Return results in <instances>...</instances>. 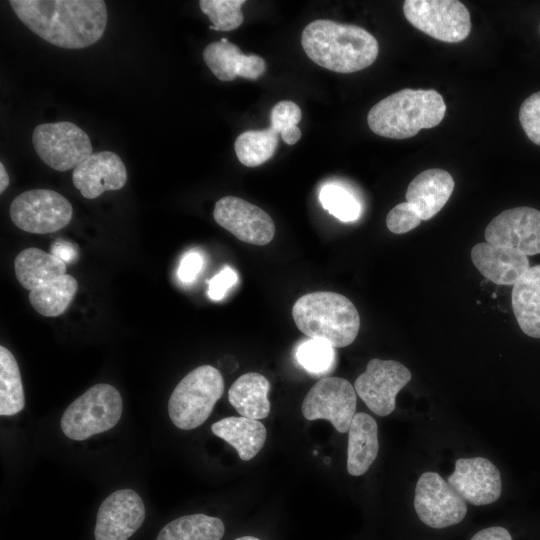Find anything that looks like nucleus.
<instances>
[{
  "label": "nucleus",
  "instance_id": "nucleus-31",
  "mask_svg": "<svg viewBox=\"0 0 540 540\" xmlns=\"http://www.w3.org/2000/svg\"><path fill=\"white\" fill-rule=\"evenodd\" d=\"M319 200L324 209L342 222H353L360 217L359 202L341 186L325 185L319 192Z\"/></svg>",
  "mask_w": 540,
  "mask_h": 540
},
{
  "label": "nucleus",
  "instance_id": "nucleus-14",
  "mask_svg": "<svg viewBox=\"0 0 540 540\" xmlns=\"http://www.w3.org/2000/svg\"><path fill=\"white\" fill-rule=\"evenodd\" d=\"M486 242L516 249L521 253H540V211L520 206L507 209L493 218L485 229Z\"/></svg>",
  "mask_w": 540,
  "mask_h": 540
},
{
  "label": "nucleus",
  "instance_id": "nucleus-11",
  "mask_svg": "<svg viewBox=\"0 0 540 540\" xmlns=\"http://www.w3.org/2000/svg\"><path fill=\"white\" fill-rule=\"evenodd\" d=\"M414 508L419 519L431 528L441 529L460 523L467 505L460 495L436 472H425L417 481Z\"/></svg>",
  "mask_w": 540,
  "mask_h": 540
},
{
  "label": "nucleus",
  "instance_id": "nucleus-42",
  "mask_svg": "<svg viewBox=\"0 0 540 540\" xmlns=\"http://www.w3.org/2000/svg\"><path fill=\"white\" fill-rule=\"evenodd\" d=\"M234 540H260L259 538L253 537V536H242L239 538H236Z\"/></svg>",
  "mask_w": 540,
  "mask_h": 540
},
{
  "label": "nucleus",
  "instance_id": "nucleus-10",
  "mask_svg": "<svg viewBox=\"0 0 540 540\" xmlns=\"http://www.w3.org/2000/svg\"><path fill=\"white\" fill-rule=\"evenodd\" d=\"M356 394L346 379L322 378L307 392L301 406L302 414L309 421L328 420L339 433H346L356 414Z\"/></svg>",
  "mask_w": 540,
  "mask_h": 540
},
{
  "label": "nucleus",
  "instance_id": "nucleus-21",
  "mask_svg": "<svg viewBox=\"0 0 540 540\" xmlns=\"http://www.w3.org/2000/svg\"><path fill=\"white\" fill-rule=\"evenodd\" d=\"M512 309L527 336L540 338V264L530 267L513 285Z\"/></svg>",
  "mask_w": 540,
  "mask_h": 540
},
{
  "label": "nucleus",
  "instance_id": "nucleus-32",
  "mask_svg": "<svg viewBox=\"0 0 540 540\" xmlns=\"http://www.w3.org/2000/svg\"><path fill=\"white\" fill-rule=\"evenodd\" d=\"M299 364L308 372L316 375L329 371L334 363V347L320 339H308L296 350Z\"/></svg>",
  "mask_w": 540,
  "mask_h": 540
},
{
  "label": "nucleus",
  "instance_id": "nucleus-4",
  "mask_svg": "<svg viewBox=\"0 0 540 540\" xmlns=\"http://www.w3.org/2000/svg\"><path fill=\"white\" fill-rule=\"evenodd\" d=\"M292 316L302 333L334 348L352 344L360 329L355 305L336 292L317 291L301 296L292 307Z\"/></svg>",
  "mask_w": 540,
  "mask_h": 540
},
{
  "label": "nucleus",
  "instance_id": "nucleus-20",
  "mask_svg": "<svg viewBox=\"0 0 540 540\" xmlns=\"http://www.w3.org/2000/svg\"><path fill=\"white\" fill-rule=\"evenodd\" d=\"M379 450L378 427L367 413H356L348 430L347 471L352 476L366 473Z\"/></svg>",
  "mask_w": 540,
  "mask_h": 540
},
{
  "label": "nucleus",
  "instance_id": "nucleus-8",
  "mask_svg": "<svg viewBox=\"0 0 540 540\" xmlns=\"http://www.w3.org/2000/svg\"><path fill=\"white\" fill-rule=\"evenodd\" d=\"M32 142L41 160L60 172L76 168L92 154L87 133L68 121L39 124Z\"/></svg>",
  "mask_w": 540,
  "mask_h": 540
},
{
  "label": "nucleus",
  "instance_id": "nucleus-3",
  "mask_svg": "<svg viewBox=\"0 0 540 540\" xmlns=\"http://www.w3.org/2000/svg\"><path fill=\"white\" fill-rule=\"evenodd\" d=\"M445 113L446 104L439 92L405 88L376 103L368 112L367 123L379 136L406 139L439 125Z\"/></svg>",
  "mask_w": 540,
  "mask_h": 540
},
{
  "label": "nucleus",
  "instance_id": "nucleus-7",
  "mask_svg": "<svg viewBox=\"0 0 540 540\" xmlns=\"http://www.w3.org/2000/svg\"><path fill=\"white\" fill-rule=\"evenodd\" d=\"M403 12L410 24L439 41L458 43L471 32L470 13L458 0H406Z\"/></svg>",
  "mask_w": 540,
  "mask_h": 540
},
{
  "label": "nucleus",
  "instance_id": "nucleus-1",
  "mask_svg": "<svg viewBox=\"0 0 540 540\" xmlns=\"http://www.w3.org/2000/svg\"><path fill=\"white\" fill-rule=\"evenodd\" d=\"M20 21L52 45L81 49L103 35L108 15L102 0H11Z\"/></svg>",
  "mask_w": 540,
  "mask_h": 540
},
{
  "label": "nucleus",
  "instance_id": "nucleus-26",
  "mask_svg": "<svg viewBox=\"0 0 540 540\" xmlns=\"http://www.w3.org/2000/svg\"><path fill=\"white\" fill-rule=\"evenodd\" d=\"M224 531L221 519L199 513L169 522L160 530L156 540H221Z\"/></svg>",
  "mask_w": 540,
  "mask_h": 540
},
{
  "label": "nucleus",
  "instance_id": "nucleus-28",
  "mask_svg": "<svg viewBox=\"0 0 540 540\" xmlns=\"http://www.w3.org/2000/svg\"><path fill=\"white\" fill-rule=\"evenodd\" d=\"M277 146L278 133L271 127L245 131L236 138L234 144L238 160L247 167H256L269 160Z\"/></svg>",
  "mask_w": 540,
  "mask_h": 540
},
{
  "label": "nucleus",
  "instance_id": "nucleus-34",
  "mask_svg": "<svg viewBox=\"0 0 540 540\" xmlns=\"http://www.w3.org/2000/svg\"><path fill=\"white\" fill-rule=\"evenodd\" d=\"M421 218L407 202L394 206L387 214V228L395 234H404L415 229L421 223Z\"/></svg>",
  "mask_w": 540,
  "mask_h": 540
},
{
  "label": "nucleus",
  "instance_id": "nucleus-19",
  "mask_svg": "<svg viewBox=\"0 0 540 540\" xmlns=\"http://www.w3.org/2000/svg\"><path fill=\"white\" fill-rule=\"evenodd\" d=\"M454 185V179L449 172L438 168L427 169L409 183L406 202L422 221H427L447 203Z\"/></svg>",
  "mask_w": 540,
  "mask_h": 540
},
{
  "label": "nucleus",
  "instance_id": "nucleus-30",
  "mask_svg": "<svg viewBox=\"0 0 540 540\" xmlns=\"http://www.w3.org/2000/svg\"><path fill=\"white\" fill-rule=\"evenodd\" d=\"M244 3V0H200L199 6L212 23L210 29L231 31L238 28L244 20L241 10Z\"/></svg>",
  "mask_w": 540,
  "mask_h": 540
},
{
  "label": "nucleus",
  "instance_id": "nucleus-37",
  "mask_svg": "<svg viewBox=\"0 0 540 540\" xmlns=\"http://www.w3.org/2000/svg\"><path fill=\"white\" fill-rule=\"evenodd\" d=\"M203 266V258L197 251L185 253L180 261L178 268L179 279L184 283L194 281Z\"/></svg>",
  "mask_w": 540,
  "mask_h": 540
},
{
  "label": "nucleus",
  "instance_id": "nucleus-33",
  "mask_svg": "<svg viewBox=\"0 0 540 540\" xmlns=\"http://www.w3.org/2000/svg\"><path fill=\"white\" fill-rule=\"evenodd\" d=\"M519 121L527 137L540 146V91L523 101L519 110Z\"/></svg>",
  "mask_w": 540,
  "mask_h": 540
},
{
  "label": "nucleus",
  "instance_id": "nucleus-38",
  "mask_svg": "<svg viewBox=\"0 0 540 540\" xmlns=\"http://www.w3.org/2000/svg\"><path fill=\"white\" fill-rule=\"evenodd\" d=\"M50 253L65 263L74 261L77 258V247L66 240L57 239L50 247Z\"/></svg>",
  "mask_w": 540,
  "mask_h": 540
},
{
  "label": "nucleus",
  "instance_id": "nucleus-40",
  "mask_svg": "<svg viewBox=\"0 0 540 540\" xmlns=\"http://www.w3.org/2000/svg\"><path fill=\"white\" fill-rule=\"evenodd\" d=\"M283 141L288 145H293L301 138V130L298 126L292 127L281 133Z\"/></svg>",
  "mask_w": 540,
  "mask_h": 540
},
{
  "label": "nucleus",
  "instance_id": "nucleus-35",
  "mask_svg": "<svg viewBox=\"0 0 540 540\" xmlns=\"http://www.w3.org/2000/svg\"><path fill=\"white\" fill-rule=\"evenodd\" d=\"M301 118L300 107L293 101L283 100L278 102L271 110L270 127L278 134H281L287 129L297 126Z\"/></svg>",
  "mask_w": 540,
  "mask_h": 540
},
{
  "label": "nucleus",
  "instance_id": "nucleus-17",
  "mask_svg": "<svg viewBox=\"0 0 540 540\" xmlns=\"http://www.w3.org/2000/svg\"><path fill=\"white\" fill-rule=\"evenodd\" d=\"M73 185L87 199H95L105 191L120 190L127 181L122 159L114 152L92 153L73 170Z\"/></svg>",
  "mask_w": 540,
  "mask_h": 540
},
{
  "label": "nucleus",
  "instance_id": "nucleus-29",
  "mask_svg": "<svg viewBox=\"0 0 540 540\" xmlns=\"http://www.w3.org/2000/svg\"><path fill=\"white\" fill-rule=\"evenodd\" d=\"M245 56L226 38L210 43L203 51L205 64L221 81H232L240 75Z\"/></svg>",
  "mask_w": 540,
  "mask_h": 540
},
{
  "label": "nucleus",
  "instance_id": "nucleus-2",
  "mask_svg": "<svg viewBox=\"0 0 540 540\" xmlns=\"http://www.w3.org/2000/svg\"><path fill=\"white\" fill-rule=\"evenodd\" d=\"M301 44L314 63L337 73L367 68L379 52L376 38L364 28L327 19L310 22L302 32Z\"/></svg>",
  "mask_w": 540,
  "mask_h": 540
},
{
  "label": "nucleus",
  "instance_id": "nucleus-18",
  "mask_svg": "<svg viewBox=\"0 0 540 540\" xmlns=\"http://www.w3.org/2000/svg\"><path fill=\"white\" fill-rule=\"evenodd\" d=\"M471 259L479 272L497 285H514L530 268L528 256L520 251L481 242L471 249Z\"/></svg>",
  "mask_w": 540,
  "mask_h": 540
},
{
  "label": "nucleus",
  "instance_id": "nucleus-36",
  "mask_svg": "<svg viewBox=\"0 0 540 540\" xmlns=\"http://www.w3.org/2000/svg\"><path fill=\"white\" fill-rule=\"evenodd\" d=\"M237 281L238 275L232 268H223L210 279L207 292L208 296L214 301L221 300Z\"/></svg>",
  "mask_w": 540,
  "mask_h": 540
},
{
  "label": "nucleus",
  "instance_id": "nucleus-39",
  "mask_svg": "<svg viewBox=\"0 0 540 540\" xmlns=\"http://www.w3.org/2000/svg\"><path fill=\"white\" fill-rule=\"evenodd\" d=\"M470 540H512V537L507 529L495 526L480 530Z\"/></svg>",
  "mask_w": 540,
  "mask_h": 540
},
{
  "label": "nucleus",
  "instance_id": "nucleus-12",
  "mask_svg": "<svg viewBox=\"0 0 540 540\" xmlns=\"http://www.w3.org/2000/svg\"><path fill=\"white\" fill-rule=\"evenodd\" d=\"M411 377V372L402 363L373 358L356 378L354 389L373 413L387 416L394 411L396 395Z\"/></svg>",
  "mask_w": 540,
  "mask_h": 540
},
{
  "label": "nucleus",
  "instance_id": "nucleus-9",
  "mask_svg": "<svg viewBox=\"0 0 540 540\" xmlns=\"http://www.w3.org/2000/svg\"><path fill=\"white\" fill-rule=\"evenodd\" d=\"M10 218L19 229L33 234L56 232L67 226L73 208L61 194L50 189H32L18 195L10 205Z\"/></svg>",
  "mask_w": 540,
  "mask_h": 540
},
{
  "label": "nucleus",
  "instance_id": "nucleus-16",
  "mask_svg": "<svg viewBox=\"0 0 540 540\" xmlns=\"http://www.w3.org/2000/svg\"><path fill=\"white\" fill-rule=\"evenodd\" d=\"M447 483L465 502L475 506L497 501L502 491L500 471L483 457L458 459Z\"/></svg>",
  "mask_w": 540,
  "mask_h": 540
},
{
  "label": "nucleus",
  "instance_id": "nucleus-15",
  "mask_svg": "<svg viewBox=\"0 0 540 540\" xmlns=\"http://www.w3.org/2000/svg\"><path fill=\"white\" fill-rule=\"evenodd\" d=\"M145 506L132 489H120L101 503L94 529L95 540H128L145 519Z\"/></svg>",
  "mask_w": 540,
  "mask_h": 540
},
{
  "label": "nucleus",
  "instance_id": "nucleus-23",
  "mask_svg": "<svg viewBox=\"0 0 540 540\" xmlns=\"http://www.w3.org/2000/svg\"><path fill=\"white\" fill-rule=\"evenodd\" d=\"M269 390L270 382L265 376L249 372L241 375L231 385L228 400L243 417L261 420L270 413Z\"/></svg>",
  "mask_w": 540,
  "mask_h": 540
},
{
  "label": "nucleus",
  "instance_id": "nucleus-13",
  "mask_svg": "<svg viewBox=\"0 0 540 540\" xmlns=\"http://www.w3.org/2000/svg\"><path fill=\"white\" fill-rule=\"evenodd\" d=\"M213 217L221 227L248 244L267 245L275 234V224L269 214L239 197L219 199Z\"/></svg>",
  "mask_w": 540,
  "mask_h": 540
},
{
  "label": "nucleus",
  "instance_id": "nucleus-5",
  "mask_svg": "<svg viewBox=\"0 0 540 540\" xmlns=\"http://www.w3.org/2000/svg\"><path fill=\"white\" fill-rule=\"evenodd\" d=\"M224 392V380L218 369L201 365L189 372L174 388L168 401L172 423L182 430L202 425Z\"/></svg>",
  "mask_w": 540,
  "mask_h": 540
},
{
  "label": "nucleus",
  "instance_id": "nucleus-22",
  "mask_svg": "<svg viewBox=\"0 0 540 540\" xmlns=\"http://www.w3.org/2000/svg\"><path fill=\"white\" fill-rule=\"evenodd\" d=\"M214 435L225 440L243 461L254 458L263 448L267 431L258 420L246 417H226L212 424Z\"/></svg>",
  "mask_w": 540,
  "mask_h": 540
},
{
  "label": "nucleus",
  "instance_id": "nucleus-25",
  "mask_svg": "<svg viewBox=\"0 0 540 540\" xmlns=\"http://www.w3.org/2000/svg\"><path fill=\"white\" fill-rule=\"evenodd\" d=\"M77 289V280L72 275L65 274L31 290L29 301L39 314L57 317L66 311Z\"/></svg>",
  "mask_w": 540,
  "mask_h": 540
},
{
  "label": "nucleus",
  "instance_id": "nucleus-41",
  "mask_svg": "<svg viewBox=\"0 0 540 540\" xmlns=\"http://www.w3.org/2000/svg\"><path fill=\"white\" fill-rule=\"evenodd\" d=\"M10 184L9 175L4 167V164L0 162V193L2 194Z\"/></svg>",
  "mask_w": 540,
  "mask_h": 540
},
{
  "label": "nucleus",
  "instance_id": "nucleus-43",
  "mask_svg": "<svg viewBox=\"0 0 540 540\" xmlns=\"http://www.w3.org/2000/svg\"><path fill=\"white\" fill-rule=\"evenodd\" d=\"M539 29H540V27H539Z\"/></svg>",
  "mask_w": 540,
  "mask_h": 540
},
{
  "label": "nucleus",
  "instance_id": "nucleus-24",
  "mask_svg": "<svg viewBox=\"0 0 540 540\" xmlns=\"http://www.w3.org/2000/svg\"><path fill=\"white\" fill-rule=\"evenodd\" d=\"M66 263L39 248L22 250L14 260L18 282L28 291L66 274Z\"/></svg>",
  "mask_w": 540,
  "mask_h": 540
},
{
  "label": "nucleus",
  "instance_id": "nucleus-6",
  "mask_svg": "<svg viewBox=\"0 0 540 540\" xmlns=\"http://www.w3.org/2000/svg\"><path fill=\"white\" fill-rule=\"evenodd\" d=\"M123 410L119 391L107 383L90 387L75 399L61 418L63 433L72 440H85L113 428Z\"/></svg>",
  "mask_w": 540,
  "mask_h": 540
},
{
  "label": "nucleus",
  "instance_id": "nucleus-27",
  "mask_svg": "<svg viewBox=\"0 0 540 540\" xmlns=\"http://www.w3.org/2000/svg\"><path fill=\"white\" fill-rule=\"evenodd\" d=\"M24 406L25 395L18 363L6 347L0 346V415H15Z\"/></svg>",
  "mask_w": 540,
  "mask_h": 540
}]
</instances>
